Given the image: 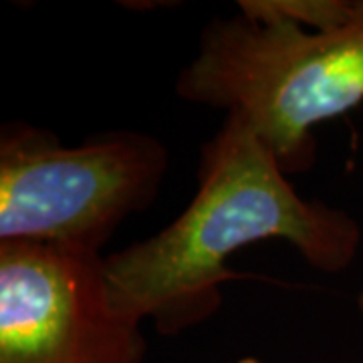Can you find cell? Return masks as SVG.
Here are the masks:
<instances>
[{"mask_svg":"<svg viewBox=\"0 0 363 363\" xmlns=\"http://www.w3.org/2000/svg\"><path fill=\"white\" fill-rule=\"evenodd\" d=\"M104 259L0 242V363H143L142 323L116 307Z\"/></svg>","mask_w":363,"mask_h":363,"instance_id":"cell-4","label":"cell"},{"mask_svg":"<svg viewBox=\"0 0 363 363\" xmlns=\"http://www.w3.org/2000/svg\"><path fill=\"white\" fill-rule=\"evenodd\" d=\"M233 363H260L257 357H242V359H236Z\"/></svg>","mask_w":363,"mask_h":363,"instance_id":"cell-5","label":"cell"},{"mask_svg":"<svg viewBox=\"0 0 363 363\" xmlns=\"http://www.w3.org/2000/svg\"><path fill=\"white\" fill-rule=\"evenodd\" d=\"M166 145L140 131L91 135L65 147L51 131L4 123L0 133V242L101 255L131 214L156 202Z\"/></svg>","mask_w":363,"mask_h":363,"instance_id":"cell-3","label":"cell"},{"mask_svg":"<svg viewBox=\"0 0 363 363\" xmlns=\"http://www.w3.org/2000/svg\"><path fill=\"white\" fill-rule=\"evenodd\" d=\"M260 240H286L317 271L350 269L362 228L347 212L305 200L240 113L200 152L198 190L164 230L104 259L116 307L160 335H178L216 315L222 286L238 279L228 257Z\"/></svg>","mask_w":363,"mask_h":363,"instance_id":"cell-1","label":"cell"},{"mask_svg":"<svg viewBox=\"0 0 363 363\" xmlns=\"http://www.w3.org/2000/svg\"><path fill=\"white\" fill-rule=\"evenodd\" d=\"M238 9V16L202 28L176 93L240 113L285 174L307 172L317 150L313 128L363 101V0H353L343 21L313 33L255 0H240Z\"/></svg>","mask_w":363,"mask_h":363,"instance_id":"cell-2","label":"cell"},{"mask_svg":"<svg viewBox=\"0 0 363 363\" xmlns=\"http://www.w3.org/2000/svg\"><path fill=\"white\" fill-rule=\"evenodd\" d=\"M357 305H359V311H362V315H363V291H362V293H359V298H357Z\"/></svg>","mask_w":363,"mask_h":363,"instance_id":"cell-6","label":"cell"}]
</instances>
